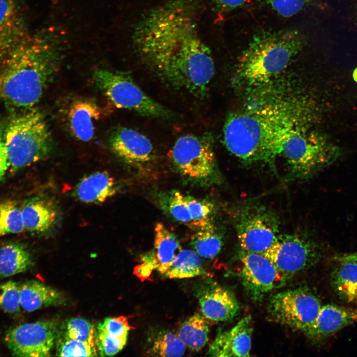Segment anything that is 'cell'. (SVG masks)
Returning a JSON list of instances; mask_svg holds the SVG:
<instances>
[{"instance_id":"cell-10","label":"cell","mask_w":357,"mask_h":357,"mask_svg":"<svg viewBox=\"0 0 357 357\" xmlns=\"http://www.w3.org/2000/svg\"><path fill=\"white\" fill-rule=\"evenodd\" d=\"M169 156L174 166L184 176L197 180L205 179L216 170L212 138L210 134H187L176 141Z\"/></svg>"},{"instance_id":"cell-31","label":"cell","mask_w":357,"mask_h":357,"mask_svg":"<svg viewBox=\"0 0 357 357\" xmlns=\"http://www.w3.org/2000/svg\"><path fill=\"white\" fill-rule=\"evenodd\" d=\"M59 334L96 346L95 329L88 321L81 317L71 318L62 325Z\"/></svg>"},{"instance_id":"cell-32","label":"cell","mask_w":357,"mask_h":357,"mask_svg":"<svg viewBox=\"0 0 357 357\" xmlns=\"http://www.w3.org/2000/svg\"><path fill=\"white\" fill-rule=\"evenodd\" d=\"M57 356L59 357H95L98 351L96 346L74 340L58 333L56 338Z\"/></svg>"},{"instance_id":"cell-4","label":"cell","mask_w":357,"mask_h":357,"mask_svg":"<svg viewBox=\"0 0 357 357\" xmlns=\"http://www.w3.org/2000/svg\"><path fill=\"white\" fill-rule=\"evenodd\" d=\"M304 44V38L296 29L260 32L241 55L238 75L253 84L269 81L288 65Z\"/></svg>"},{"instance_id":"cell-2","label":"cell","mask_w":357,"mask_h":357,"mask_svg":"<svg viewBox=\"0 0 357 357\" xmlns=\"http://www.w3.org/2000/svg\"><path fill=\"white\" fill-rule=\"evenodd\" d=\"M303 117L299 106L288 104L231 114L223 128L224 144L246 164H272L290 133L302 126Z\"/></svg>"},{"instance_id":"cell-27","label":"cell","mask_w":357,"mask_h":357,"mask_svg":"<svg viewBox=\"0 0 357 357\" xmlns=\"http://www.w3.org/2000/svg\"><path fill=\"white\" fill-rule=\"evenodd\" d=\"M192 244L195 251L201 256L211 259L220 251L222 237L211 223L199 229L192 238Z\"/></svg>"},{"instance_id":"cell-37","label":"cell","mask_w":357,"mask_h":357,"mask_svg":"<svg viewBox=\"0 0 357 357\" xmlns=\"http://www.w3.org/2000/svg\"><path fill=\"white\" fill-rule=\"evenodd\" d=\"M310 0H264L274 11L284 17H290L301 11Z\"/></svg>"},{"instance_id":"cell-12","label":"cell","mask_w":357,"mask_h":357,"mask_svg":"<svg viewBox=\"0 0 357 357\" xmlns=\"http://www.w3.org/2000/svg\"><path fill=\"white\" fill-rule=\"evenodd\" d=\"M244 291L254 301L285 285L287 277L263 254L241 250L237 269Z\"/></svg>"},{"instance_id":"cell-22","label":"cell","mask_w":357,"mask_h":357,"mask_svg":"<svg viewBox=\"0 0 357 357\" xmlns=\"http://www.w3.org/2000/svg\"><path fill=\"white\" fill-rule=\"evenodd\" d=\"M21 308L27 312L61 304L63 295L58 290L40 281L30 280L20 285Z\"/></svg>"},{"instance_id":"cell-43","label":"cell","mask_w":357,"mask_h":357,"mask_svg":"<svg viewBox=\"0 0 357 357\" xmlns=\"http://www.w3.org/2000/svg\"><path fill=\"white\" fill-rule=\"evenodd\" d=\"M353 76L355 80L357 82V68L354 71Z\"/></svg>"},{"instance_id":"cell-18","label":"cell","mask_w":357,"mask_h":357,"mask_svg":"<svg viewBox=\"0 0 357 357\" xmlns=\"http://www.w3.org/2000/svg\"><path fill=\"white\" fill-rule=\"evenodd\" d=\"M199 302L204 316L215 321L232 320L240 308L233 292L221 286H212L202 291Z\"/></svg>"},{"instance_id":"cell-20","label":"cell","mask_w":357,"mask_h":357,"mask_svg":"<svg viewBox=\"0 0 357 357\" xmlns=\"http://www.w3.org/2000/svg\"><path fill=\"white\" fill-rule=\"evenodd\" d=\"M100 115V109L94 102L88 99L74 101L68 113L69 126L72 134L82 141L91 140L94 134L95 122Z\"/></svg>"},{"instance_id":"cell-21","label":"cell","mask_w":357,"mask_h":357,"mask_svg":"<svg viewBox=\"0 0 357 357\" xmlns=\"http://www.w3.org/2000/svg\"><path fill=\"white\" fill-rule=\"evenodd\" d=\"M118 188L115 178L107 172H97L84 177L76 185L74 194L81 201L99 204L114 196Z\"/></svg>"},{"instance_id":"cell-36","label":"cell","mask_w":357,"mask_h":357,"mask_svg":"<svg viewBox=\"0 0 357 357\" xmlns=\"http://www.w3.org/2000/svg\"><path fill=\"white\" fill-rule=\"evenodd\" d=\"M169 209L170 213L176 220L191 225L187 197L180 192L176 191L172 194L169 201Z\"/></svg>"},{"instance_id":"cell-40","label":"cell","mask_w":357,"mask_h":357,"mask_svg":"<svg viewBox=\"0 0 357 357\" xmlns=\"http://www.w3.org/2000/svg\"><path fill=\"white\" fill-rule=\"evenodd\" d=\"M8 166L4 133L0 124V180L3 178Z\"/></svg>"},{"instance_id":"cell-3","label":"cell","mask_w":357,"mask_h":357,"mask_svg":"<svg viewBox=\"0 0 357 357\" xmlns=\"http://www.w3.org/2000/svg\"><path fill=\"white\" fill-rule=\"evenodd\" d=\"M0 63V100L26 110L39 101L57 67L46 46L30 37Z\"/></svg>"},{"instance_id":"cell-33","label":"cell","mask_w":357,"mask_h":357,"mask_svg":"<svg viewBox=\"0 0 357 357\" xmlns=\"http://www.w3.org/2000/svg\"><path fill=\"white\" fill-rule=\"evenodd\" d=\"M21 307L20 285L12 281L0 284V309L14 314L19 312Z\"/></svg>"},{"instance_id":"cell-41","label":"cell","mask_w":357,"mask_h":357,"mask_svg":"<svg viewBox=\"0 0 357 357\" xmlns=\"http://www.w3.org/2000/svg\"><path fill=\"white\" fill-rule=\"evenodd\" d=\"M343 300L357 303V284L347 293Z\"/></svg>"},{"instance_id":"cell-8","label":"cell","mask_w":357,"mask_h":357,"mask_svg":"<svg viewBox=\"0 0 357 357\" xmlns=\"http://www.w3.org/2000/svg\"><path fill=\"white\" fill-rule=\"evenodd\" d=\"M277 215L260 204L240 207L236 214L235 227L242 250L262 254L275 242L279 235Z\"/></svg>"},{"instance_id":"cell-17","label":"cell","mask_w":357,"mask_h":357,"mask_svg":"<svg viewBox=\"0 0 357 357\" xmlns=\"http://www.w3.org/2000/svg\"><path fill=\"white\" fill-rule=\"evenodd\" d=\"M357 322V310L334 304L321 306L311 327L304 333L314 341L325 339Z\"/></svg>"},{"instance_id":"cell-34","label":"cell","mask_w":357,"mask_h":357,"mask_svg":"<svg viewBox=\"0 0 357 357\" xmlns=\"http://www.w3.org/2000/svg\"><path fill=\"white\" fill-rule=\"evenodd\" d=\"M127 339L113 337L98 327L95 330L96 347L102 357L113 356L118 353L125 345Z\"/></svg>"},{"instance_id":"cell-9","label":"cell","mask_w":357,"mask_h":357,"mask_svg":"<svg viewBox=\"0 0 357 357\" xmlns=\"http://www.w3.org/2000/svg\"><path fill=\"white\" fill-rule=\"evenodd\" d=\"M321 306L319 298L309 290L298 288L273 295L267 309L278 323L305 333L314 323Z\"/></svg>"},{"instance_id":"cell-5","label":"cell","mask_w":357,"mask_h":357,"mask_svg":"<svg viewBox=\"0 0 357 357\" xmlns=\"http://www.w3.org/2000/svg\"><path fill=\"white\" fill-rule=\"evenodd\" d=\"M4 139L8 165L14 169L45 158L53 147L51 134L43 115L32 108L10 119Z\"/></svg>"},{"instance_id":"cell-7","label":"cell","mask_w":357,"mask_h":357,"mask_svg":"<svg viewBox=\"0 0 357 357\" xmlns=\"http://www.w3.org/2000/svg\"><path fill=\"white\" fill-rule=\"evenodd\" d=\"M92 76L97 87L119 108L153 118L168 119L173 116L170 110L148 96L126 74L99 69Z\"/></svg>"},{"instance_id":"cell-28","label":"cell","mask_w":357,"mask_h":357,"mask_svg":"<svg viewBox=\"0 0 357 357\" xmlns=\"http://www.w3.org/2000/svg\"><path fill=\"white\" fill-rule=\"evenodd\" d=\"M338 264L331 273V285L343 299L347 293L357 284V264L349 261H337Z\"/></svg>"},{"instance_id":"cell-39","label":"cell","mask_w":357,"mask_h":357,"mask_svg":"<svg viewBox=\"0 0 357 357\" xmlns=\"http://www.w3.org/2000/svg\"><path fill=\"white\" fill-rule=\"evenodd\" d=\"M247 0H213L216 12L219 14H226L244 4Z\"/></svg>"},{"instance_id":"cell-29","label":"cell","mask_w":357,"mask_h":357,"mask_svg":"<svg viewBox=\"0 0 357 357\" xmlns=\"http://www.w3.org/2000/svg\"><path fill=\"white\" fill-rule=\"evenodd\" d=\"M185 346L178 335L172 332H159L151 341L149 353L159 357H181L184 353Z\"/></svg>"},{"instance_id":"cell-38","label":"cell","mask_w":357,"mask_h":357,"mask_svg":"<svg viewBox=\"0 0 357 357\" xmlns=\"http://www.w3.org/2000/svg\"><path fill=\"white\" fill-rule=\"evenodd\" d=\"M97 327L113 337L120 338H127L128 331L131 329L127 318L124 316L106 318Z\"/></svg>"},{"instance_id":"cell-30","label":"cell","mask_w":357,"mask_h":357,"mask_svg":"<svg viewBox=\"0 0 357 357\" xmlns=\"http://www.w3.org/2000/svg\"><path fill=\"white\" fill-rule=\"evenodd\" d=\"M24 229L21 209L11 200L0 203V236L19 233Z\"/></svg>"},{"instance_id":"cell-35","label":"cell","mask_w":357,"mask_h":357,"mask_svg":"<svg viewBox=\"0 0 357 357\" xmlns=\"http://www.w3.org/2000/svg\"><path fill=\"white\" fill-rule=\"evenodd\" d=\"M191 225L199 229L211 223L213 205L207 201L187 197Z\"/></svg>"},{"instance_id":"cell-26","label":"cell","mask_w":357,"mask_h":357,"mask_svg":"<svg viewBox=\"0 0 357 357\" xmlns=\"http://www.w3.org/2000/svg\"><path fill=\"white\" fill-rule=\"evenodd\" d=\"M208 331L205 318L196 313L181 325L178 335L185 346L193 351H198L207 343Z\"/></svg>"},{"instance_id":"cell-6","label":"cell","mask_w":357,"mask_h":357,"mask_svg":"<svg viewBox=\"0 0 357 357\" xmlns=\"http://www.w3.org/2000/svg\"><path fill=\"white\" fill-rule=\"evenodd\" d=\"M280 155L287 163L289 179L295 180L313 176L335 162L341 151L324 135L301 126L286 138Z\"/></svg>"},{"instance_id":"cell-42","label":"cell","mask_w":357,"mask_h":357,"mask_svg":"<svg viewBox=\"0 0 357 357\" xmlns=\"http://www.w3.org/2000/svg\"><path fill=\"white\" fill-rule=\"evenodd\" d=\"M337 261L343 260L352 261L357 264V252L349 254H345L336 257Z\"/></svg>"},{"instance_id":"cell-19","label":"cell","mask_w":357,"mask_h":357,"mask_svg":"<svg viewBox=\"0 0 357 357\" xmlns=\"http://www.w3.org/2000/svg\"><path fill=\"white\" fill-rule=\"evenodd\" d=\"M24 229L32 232L45 233L56 225L59 210L56 201L49 197H36L21 209Z\"/></svg>"},{"instance_id":"cell-23","label":"cell","mask_w":357,"mask_h":357,"mask_svg":"<svg viewBox=\"0 0 357 357\" xmlns=\"http://www.w3.org/2000/svg\"><path fill=\"white\" fill-rule=\"evenodd\" d=\"M154 232L153 252L151 258L145 261V264L158 270L170 263L181 247L175 235L164 224L157 223Z\"/></svg>"},{"instance_id":"cell-24","label":"cell","mask_w":357,"mask_h":357,"mask_svg":"<svg viewBox=\"0 0 357 357\" xmlns=\"http://www.w3.org/2000/svg\"><path fill=\"white\" fill-rule=\"evenodd\" d=\"M201 257L195 251L181 249L174 259L158 269L170 279H183L207 274Z\"/></svg>"},{"instance_id":"cell-16","label":"cell","mask_w":357,"mask_h":357,"mask_svg":"<svg viewBox=\"0 0 357 357\" xmlns=\"http://www.w3.org/2000/svg\"><path fill=\"white\" fill-rule=\"evenodd\" d=\"M252 332V317L248 315L230 330L219 332L207 354L218 357H249Z\"/></svg>"},{"instance_id":"cell-15","label":"cell","mask_w":357,"mask_h":357,"mask_svg":"<svg viewBox=\"0 0 357 357\" xmlns=\"http://www.w3.org/2000/svg\"><path fill=\"white\" fill-rule=\"evenodd\" d=\"M29 36L24 13L17 0H0V62Z\"/></svg>"},{"instance_id":"cell-11","label":"cell","mask_w":357,"mask_h":357,"mask_svg":"<svg viewBox=\"0 0 357 357\" xmlns=\"http://www.w3.org/2000/svg\"><path fill=\"white\" fill-rule=\"evenodd\" d=\"M318 244L306 235H279L275 242L262 254L287 278L308 270L319 262Z\"/></svg>"},{"instance_id":"cell-25","label":"cell","mask_w":357,"mask_h":357,"mask_svg":"<svg viewBox=\"0 0 357 357\" xmlns=\"http://www.w3.org/2000/svg\"><path fill=\"white\" fill-rule=\"evenodd\" d=\"M32 258L27 248L16 242L6 243L0 247V276L7 277L26 271Z\"/></svg>"},{"instance_id":"cell-1","label":"cell","mask_w":357,"mask_h":357,"mask_svg":"<svg viewBox=\"0 0 357 357\" xmlns=\"http://www.w3.org/2000/svg\"><path fill=\"white\" fill-rule=\"evenodd\" d=\"M197 0H168L148 11L135 33L145 62L176 85L178 70L208 47L198 34Z\"/></svg>"},{"instance_id":"cell-13","label":"cell","mask_w":357,"mask_h":357,"mask_svg":"<svg viewBox=\"0 0 357 357\" xmlns=\"http://www.w3.org/2000/svg\"><path fill=\"white\" fill-rule=\"evenodd\" d=\"M57 333L55 321H38L11 327L5 334L4 342L14 356L48 357L56 343Z\"/></svg>"},{"instance_id":"cell-14","label":"cell","mask_w":357,"mask_h":357,"mask_svg":"<svg viewBox=\"0 0 357 357\" xmlns=\"http://www.w3.org/2000/svg\"><path fill=\"white\" fill-rule=\"evenodd\" d=\"M109 144L117 157L131 165H147L154 157L153 147L149 138L132 128H115L109 137Z\"/></svg>"}]
</instances>
